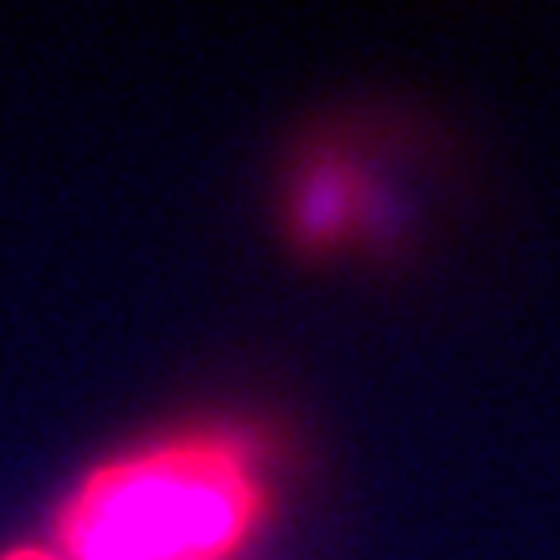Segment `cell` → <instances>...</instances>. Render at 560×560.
<instances>
[{
	"mask_svg": "<svg viewBox=\"0 0 560 560\" xmlns=\"http://www.w3.org/2000/svg\"><path fill=\"white\" fill-rule=\"evenodd\" d=\"M256 451L221 429L173 433L89 468L54 512L62 560H234L265 525Z\"/></svg>",
	"mask_w": 560,
	"mask_h": 560,
	"instance_id": "1",
	"label": "cell"
}]
</instances>
